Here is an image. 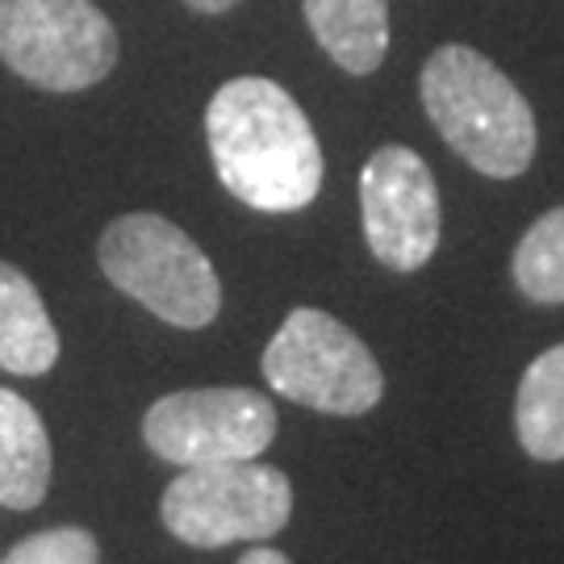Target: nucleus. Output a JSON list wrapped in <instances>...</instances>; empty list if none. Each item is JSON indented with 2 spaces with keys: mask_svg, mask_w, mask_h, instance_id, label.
I'll list each match as a JSON object with an SVG mask.
<instances>
[{
  "mask_svg": "<svg viewBox=\"0 0 564 564\" xmlns=\"http://www.w3.org/2000/svg\"><path fill=\"white\" fill-rule=\"evenodd\" d=\"M293 514V485L281 468L256 460H223L184 468L163 489V527L193 547H226L239 540H272Z\"/></svg>",
  "mask_w": 564,
  "mask_h": 564,
  "instance_id": "39448f33",
  "label": "nucleus"
},
{
  "mask_svg": "<svg viewBox=\"0 0 564 564\" xmlns=\"http://www.w3.org/2000/svg\"><path fill=\"white\" fill-rule=\"evenodd\" d=\"M239 564H293L284 552H276V547H251V552H242Z\"/></svg>",
  "mask_w": 564,
  "mask_h": 564,
  "instance_id": "2eb2a0df",
  "label": "nucleus"
},
{
  "mask_svg": "<svg viewBox=\"0 0 564 564\" xmlns=\"http://www.w3.org/2000/svg\"><path fill=\"white\" fill-rule=\"evenodd\" d=\"M59 360V330L34 281L0 260V368L13 377H42Z\"/></svg>",
  "mask_w": 564,
  "mask_h": 564,
  "instance_id": "9d476101",
  "label": "nucleus"
},
{
  "mask_svg": "<svg viewBox=\"0 0 564 564\" xmlns=\"http://www.w3.org/2000/svg\"><path fill=\"white\" fill-rule=\"evenodd\" d=\"M514 431L527 456L564 460V343L527 364L514 398Z\"/></svg>",
  "mask_w": 564,
  "mask_h": 564,
  "instance_id": "f8f14e48",
  "label": "nucleus"
},
{
  "mask_svg": "<svg viewBox=\"0 0 564 564\" xmlns=\"http://www.w3.org/2000/svg\"><path fill=\"white\" fill-rule=\"evenodd\" d=\"M0 59L46 93H80L118 67V30L93 0H0Z\"/></svg>",
  "mask_w": 564,
  "mask_h": 564,
  "instance_id": "423d86ee",
  "label": "nucleus"
},
{
  "mask_svg": "<svg viewBox=\"0 0 564 564\" xmlns=\"http://www.w3.org/2000/svg\"><path fill=\"white\" fill-rule=\"evenodd\" d=\"M263 381L289 402L339 419L368 414L384 393V372L368 343L314 305L289 310L263 347Z\"/></svg>",
  "mask_w": 564,
  "mask_h": 564,
  "instance_id": "20e7f679",
  "label": "nucleus"
},
{
  "mask_svg": "<svg viewBox=\"0 0 564 564\" xmlns=\"http://www.w3.org/2000/svg\"><path fill=\"white\" fill-rule=\"evenodd\" d=\"M51 489V435L34 405L0 384V506L34 510Z\"/></svg>",
  "mask_w": 564,
  "mask_h": 564,
  "instance_id": "1a4fd4ad",
  "label": "nucleus"
},
{
  "mask_svg": "<svg viewBox=\"0 0 564 564\" xmlns=\"http://www.w3.org/2000/svg\"><path fill=\"white\" fill-rule=\"evenodd\" d=\"M142 440L167 464L256 460L276 440V410L256 389H181L147 410Z\"/></svg>",
  "mask_w": 564,
  "mask_h": 564,
  "instance_id": "0eeeda50",
  "label": "nucleus"
},
{
  "mask_svg": "<svg viewBox=\"0 0 564 564\" xmlns=\"http://www.w3.org/2000/svg\"><path fill=\"white\" fill-rule=\"evenodd\" d=\"M360 223L372 256L393 272H419L440 247V188L419 151L381 147L360 172Z\"/></svg>",
  "mask_w": 564,
  "mask_h": 564,
  "instance_id": "6e6552de",
  "label": "nucleus"
},
{
  "mask_svg": "<svg viewBox=\"0 0 564 564\" xmlns=\"http://www.w3.org/2000/svg\"><path fill=\"white\" fill-rule=\"evenodd\" d=\"M510 272L523 297L540 305H564V205L531 223L514 247Z\"/></svg>",
  "mask_w": 564,
  "mask_h": 564,
  "instance_id": "ddd939ff",
  "label": "nucleus"
},
{
  "mask_svg": "<svg viewBox=\"0 0 564 564\" xmlns=\"http://www.w3.org/2000/svg\"><path fill=\"white\" fill-rule=\"evenodd\" d=\"M419 93L440 139L481 176L514 181L531 167L540 147L531 101L481 51L464 42L440 46L419 76Z\"/></svg>",
  "mask_w": 564,
  "mask_h": 564,
  "instance_id": "f03ea898",
  "label": "nucleus"
},
{
  "mask_svg": "<svg viewBox=\"0 0 564 564\" xmlns=\"http://www.w3.org/2000/svg\"><path fill=\"white\" fill-rule=\"evenodd\" d=\"M0 564H101V552L84 527H51L21 540Z\"/></svg>",
  "mask_w": 564,
  "mask_h": 564,
  "instance_id": "4468645a",
  "label": "nucleus"
},
{
  "mask_svg": "<svg viewBox=\"0 0 564 564\" xmlns=\"http://www.w3.org/2000/svg\"><path fill=\"white\" fill-rule=\"evenodd\" d=\"M113 289L181 330H202L223 310V281L197 242L160 214H126L105 226L97 247Z\"/></svg>",
  "mask_w": 564,
  "mask_h": 564,
  "instance_id": "7ed1b4c3",
  "label": "nucleus"
},
{
  "mask_svg": "<svg viewBox=\"0 0 564 564\" xmlns=\"http://www.w3.org/2000/svg\"><path fill=\"white\" fill-rule=\"evenodd\" d=\"M314 39L351 76H372L389 55V0H302Z\"/></svg>",
  "mask_w": 564,
  "mask_h": 564,
  "instance_id": "9b49d317",
  "label": "nucleus"
},
{
  "mask_svg": "<svg viewBox=\"0 0 564 564\" xmlns=\"http://www.w3.org/2000/svg\"><path fill=\"white\" fill-rule=\"evenodd\" d=\"M188 9H197V13H226V9H235L239 0H184Z\"/></svg>",
  "mask_w": 564,
  "mask_h": 564,
  "instance_id": "dca6fc26",
  "label": "nucleus"
},
{
  "mask_svg": "<svg viewBox=\"0 0 564 564\" xmlns=\"http://www.w3.org/2000/svg\"><path fill=\"white\" fill-rule=\"evenodd\" d=\"M214 172L235 202L297 214L323 188V147L305 109L276 80H226L205 109Z\"/></svg>",
  "mask_w": 564,
  "mask_h": 564,
  "instance_id": "f257e3e1",
  "label": "nucleus"
}]
</instances>
